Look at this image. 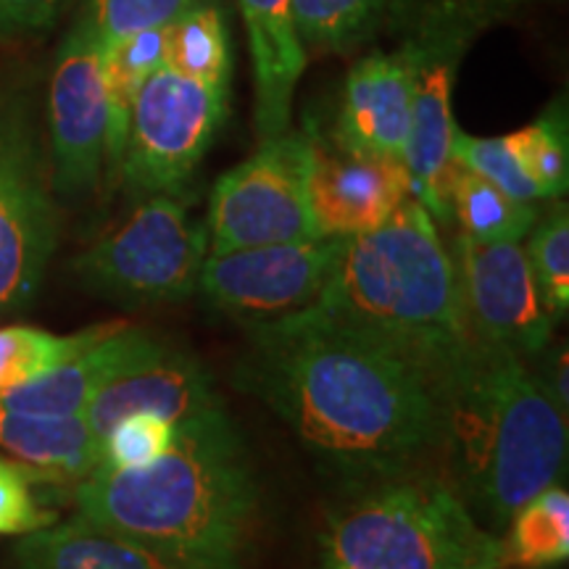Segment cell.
Masks as SVG:
<instances>
[{
    "instance_id": "obj_1",
    "label": "cell",
    "mask_w": 569,
    "mask_h": 569,
    "mask_svg": "<svg viewBox=\"0 0 569 569\" xmlns=\"http://www.w3.org/2000/svg\"><path fill=\"white\" fill-rule=\"evenodd\" d=\"M248 332L238 388L264 401L327 467L380 482L436 453L440 382L422 369L311 309Z\"/></svg>"
},
{
    "instance_id": "obj_2",
    "label": "cell",
    "mask_w": 569,
    "mask_h": 569,
    "mask_svg": "<svg viewBox=\"0 0 569 569\" xmlns=\"http://www.w3.org/2000/svg\"><path fill=\"white\" fill-rule=\"evenodd\" d=\"M74 503L174 569H246L251 559L259 488L224 409L177 427L174 446L151 465L96 467Z\"/></svg>"
},
{
    "instance_id": "obj_3",
    "label": "cell",
    "mask_w": 569,
    "mask_h": 569,
    "mask_svg": "<svg viewBox=\"0 0 569 569\" xmlns=\"http://www.w3.org/2000/svg\"><path fill=\"white\" fill-rule=\"evenodd\" d=\"M311 311L409 361L440 386L475 346L457 259L436 219L415 198L375 230L343 238L336 269Z\"/></svg>"
},
{
    "instance_id": "obj_4",
    "label": "cell",
    "mask_w": 569,
    "mask_h": 569,
    "mask_svg": "<svg viewBox=\"0 0 569 569\" xmlns=\"http://www.w3.org/2000/svg\"><path fill=\"white\" fill-rule=\"evenodd\" d=\"M448 486L490 528L557 486L567 467V411L528 359L475 340L440 386L438 446Z\"/></svg>"
},
{
    "instance_id": "obj_5",
    "label": "cell",
    "mask_w": 569,
    "mask_h": 569,
    "mask_svg": "<svg viewBox=\"0 0 569 569\" xmlns=\"http://www.w3.org/2000/svg\"><path fill=\"white\" fill-rule=\"evenodd\" d=\"M501 538L482 528L446 480L372 482L327 519L309 569H498Z\"/></svg>"
},
{
    "instance_id": "obj_6",
    "label": "cell",
    "mask_w": 569,
    "mask_h": 569,
    "mask_svg": "<svg viewBox=\"0 0 569 569\" xmlns=\"http://www.w3.org/2000/svg\"><path fill=\"white\" fill-rule=\"evenodd\" d=\"M206 256V222L180 193H159L140 198L122 224L77 256L74 272L84 288L117 303H182L198 290Z\"/></svg>"
},
{
    "instance_id": "obj_7",
    "label": "cell",
    "mask_w": 569,
    "mask_h": 569,
    "mask_svg": "<svg viewBox=\"0 0 569 569\" xmlns=\"http://www.w3.org/2000/svg\"><path fill=\"white\" fill-rule=\"evenodd\" d=\"M490 17L493 0H436L409 38L417 56V88L403 167L409 174L411 198L443 224L453 217L451 188L459 169L453 161V80L469 40H475Z\"/></svg>"
},
{
    "instance_id": "obj_8",
    "label": "cell",
    "mask_w": 569,
    "mask_h": 569,
    "mask_svg": "<svg viewBox=\"0 0 569 569\" xmlns=\"http://www.w3.org/2000/svg\"><path fill=\"white\" fill-rule=\"evenodd\" d=\"M59 243L51 172L27 92H0V306L38 296Z\"/></svg>"
},
{
    "instance_id": "obj_9",
    "label": "cell",
    "mask_w": 569,
    "mask_h": 569,
    "mask_svg": "<svg viewBox=\"0 0 569 569\" xmlns=\"http://www.w3.org/2000/svg\"><path fill=\"white\" fill-rule=\"evenodd\" d=\"M309 134L282 132L222 174L206 219L209 256L322 238L309 206Z\"/></svg>"
},
{
    "instance_id": "obj_10",
    "label": "cell",
    "mask_w": 569,
    "mask_h": 569,
    "mask_svg": "<svg viewBox=\"0 0 569 569\" xmlns=\"http://www.w3.org/2000/svg\"><path fill=\"white\" fill-rule=\"evenodd\" d=\"M227 92L188 80L169 67L148 77L132 106L119 163L117 180L124 182L127 193H180L224 122Z\"/></svg>"
},
{
    "instance_id": "obj_11",
    "label": "cell",
    "mask_w": 569,
    "mask_h": 569,
    "mask_svg": "<svg viewBox=\"0 0 569 569\" xmlns=\"http://www.w3.org/2000/svg\"><path fill=\"white\" fill-rule=\"evenodd\" d=\"M340 246L343 238H311L206 256L198 290L248 330L280 322L322 298Z\"/></svg>"
},
{
    "instance_id": "obj_12",
    "label": "cell",
    "mask_w": 569,
    "mask_h": 569,
    "mask_svg": "<svg viewBox=\"0 0 569 569\" xmlns=\"http://www.w3.org/2000/svg\"><path fill=\"white\" fill-rule=\"evenodd\" d=\"M106 46L77 17L56 53L48 130H51V184L63 201L96 193L106 172Z\"/></svg>"
},
{
    "instance_id": "obj_13",
    "label": "cell",
    "mask_w": 569,
    "mask_h": 569,
    "mask_svg": "<svg viewBox=\"0 0 569 569\" xmlns=\"http://www.w3.org/2000/svg\"><path fill=\"white\" fill-rule=\"evenodd\" d=\"M457 272L472 338L482 346L538 356L549 346L553 319L540 301L536 277L519 243L457 240Z\"/></svg>"
},
{
    "instance_id": "obj_14",
    "label": "cell",
    "mask_w": 569,
    "mask_h": 569,
    "mask_svg": "<svg viewBox=\"0 0 569 569\" xmlns=\"http://www.w3.org/2000/svg\"><path fill=\"white\" fill-rule=\"evenodd\" d=\"M309 206L322 238H353L369 232L411 198L407 167L401 161L367 156L309 134Z\"/></svg>"
},
{
    "instance_id": "obj_15",
    "label": "cell",
    "mask_w": 569,
    "mask_h": 569,
    "mask_svg": "<svg viewBox=\"0 0 569 569\" xmlns=\"http://www.w3.org/2000/svg\"><path fill=\"white\" fill-rule=\"evenodd\" d=\"M222 409V398L201 361L182 348L156 340L151 351L98 390L84 411V422L101 446V438L119 419L138 411H151L180 427Z\"/></svg>"
},
{
    "instance_id": "obj_16",
    "label": "cell",
    "mask_w": 569,
    "mask_h": 569,
    "mask_svg": "<svg viewBox=\"0 0 569 569\" xmlns=\"http://www.w3.org/2000/svg\"><path fill=\"white\" fill-rule=\"evenodd\" d=\"M415 88L417 56L409 40L393 53L365 56L348 74L336 140L351 151L403 163Z\"/></svg>"
},
{
    "instance_id": "obj_17",
    "label": "cell",
    "mask_w": 569,
    "mask_h": 569,
    "mask_svg": "<svg viewBox=\"0 0 569 569\" xmlns=\"http://www.w3.org/2000/svg\"><path fill=\"white\" fill-rule=\"evenodd\" d=\"M156 340L151 332L122 322L67 365L0 393V407L38 417H84L98 390L151 351Z\"/></svg>"
},
{
    "instance_id": "obj_18",
    "label": "cell",
    "mask_w": 569,
    "mask_h": 569,
    "mask_svg": "<svg viewBox=\"0 0 569 569\" xmlns=\"http://www.w3.org/2000/svg\"><path fill=\"white\" fill-rule=\"evenodd\" d=\"M238 6L253 67L256 130L261 140H269L288 132L306 51L296 34L293 0H238Z\"/></svg>"
},
{
    "instance_id": "obj_19",
    "label": "cell",
    "mask_w": 569,
    "mask_h": 569,
    "mask_svg": "<svg viewBox=\"0 0 569 569\" xmlns=\"http://www.w3.org/2000/svg\"><path fill=\"white\" fill-rule=\"evenodd\" d=\"M11 569H174L146 546L77 515L27 532L13 546Z\"/></svg>"
},
{
    "instance_id": "obj_20",
    "label": "cell",
    "mask_w": 569,
    "mask_h": 569,
    "mask_svg": "<svg viewBox=\"0 0 569 569\" xmlns=\"http://www.w3.org/2000/svg\"><path fill=\"white\" fill-rule=\"evenodd\" d=\"M0 451L32 478L80 482L98 467L101 446L84 417H38L0 407Z\"/></svg>"
},
{
    "instance_id": "obj_21",
    "label": "cell",
    "mask_w": 569,
    "mask_h": 569,
    "mask_svg": "<svg viewBox=\"0 0 569 569\" xmlns=\"http://www.w3.org/2000/svg\"><path fill=\"white\" fill-rule=\"evenodd\" d=\"M167 53V24L153 30L134 32L130 38L106 48V177L109 184H117L119 163H122L127 132H130L132 106L138 101L148 77L163 67Z\"/></svg>"
},
{
    "instance_id": "obj_22",
    "label": "cell",
    "mask_w": 569,
    "mask_h": 569,
    "mask_svg": "<svg viewBox=\"0 0 569 569\" xmlns=\"http://www.w3.org/2000/svg\"><path fill=\"white\" fill-rule=\"evenodd\" d=\"M163 67L209 88L230 90L232 46L227 13L217 0H193L169 21Z\"/></svg>"
},
{
    "instance_id": "obj_23",
    "label": "cell",
    "mask_w": 569,
    "mask_h": 569,
    "mask_svg": "<svg viewBox=\"0 0 569 569\" xmlns=\"http://www.w3.org/2000/svg\"><path fill=\"white\" fill-rule=\"evenodd\" d=\"M501 538L503 565L515 569H546L569 559V493L549 486L525 501L507 522Z\"/></svg>"
},
{
    "instance_id": "obj_24",
    "label": "cell",
    "mask_w": 569,
    "mask_h": 569,
    "mask_svg": "<svg viewBox=\"0 0 569 569\" xmlns=\"http://www.w3.org/2000/svg\"><path fill=\"white\" fill-rule=\"evenodd\" d=\"M451 209L465 230L461 234L478 243H519L538 222L532 203L515 201L465 167L453 174Z\"/></svg>"
},
{
    "instance_id": "obj_25",
    "label": "cell",
    "mask_w": 569,
    "mask_h": 569,
    "mask_svg": "<svg viewBox=\"0 0 569 569\" xmlns=\"http://www.w3.org/2000/svg\"><path fill=\"white\" fill-rule=\"evenodd\" d=\"M117 325H98L74 336H53L38 327H3L0 330V393L38 380L51 369L67 365L96 340L117 330Z\"/></svg>"
},
{
    "instance_id": "obj_26",
    "label": "cell",
    "mask_w": 569,
    "mask_h": 569,
    "mask_svg": "<svg viewBox=\"0 0 569 569\" xmlns=\"http://www.w3.org/2000/svg\"><path fill=\"white\" fill-rule=\"evenodd\" d=\"M390 0H293V24L303 51H353L380 24Z\"/></svg>"
},
{
    "instance_id": "obj_27",
    "label": "cell",
    "mask_w": 569,
    "mask_h": 569,
    "mask_svg": "<svg viewBox=\"0 0 569 569\" xmlns=\"http://www.w3.org/2000/svg\"><path fill=\"white\" fill-rule=\"evenodd\" d=\"M507 142L517 161L522 163L530 180L543 190L546 198L567 193L569 184V142H567V117L565 109L553 106L522 127V130L507 134Z\"/></svg>"
},
{
    "instance_id": "obj_28",
    "label": "cell",
    "mask_w": 569,
    "mask_h": 569,
    "mask_svg": "<svg viewBox=\"0 0 569 569\" xmlns=\"http://www.w3.org/2000/svg\"><path fill=\"white\" fill-rule=\"evenodd\" d=\"M528 256L530 272L536 277L540 301L549 315L565 317L569 309V217L567 206L553 209L549 217L532 224L528 232Z\"/></svg>"
},
{
    "instance_id": "obj_29",
    "label": "cell",
    "mask_w": 569,
    "mask_h": 569,
    "mask_svg": "<svg viewBox=\"0 0 569 569\" xmlns=\"http://www.w3.org/2000/svg\"><path fill=\"white\" fill-rule=\"evenodd\" d=\"M453 161L496 184L515 201L536 203L546 198L543 190L530 180L522 163L517 161V156L511 153L507 138H475V134L461 132L457 127V132H453Z\"/></svg>"
},
{
    "instance_id": "obj_30",
    "label": "cell",
    "mask_w": 569,
    "mask_h": 569,
    "mask_svg": "<svg viewBox=\"0 0 569 569\" xmlns=\"http://www.w3.org/2000/svg\"><path fill=\"white\" fill-rule=\"evenodd\" d=\"M177 440V427L151 411H138L119 419L101 438L98 467L106 469H134L156 461Z\"/></svg>"
},
{
    "instance_id": "obj_31",
    "label": "cell",
    "mask_w": 569,
    "mask_h": 569,
    "mask_svg": "<svg viewBox=\"0 0 569 569\" xmlns=\"http://www.w3.org/2000/svg\"><path fill=\"white\" fill-rule=\"evenodd\" d=\"M193 0H84L80 17L109 48L134 32L169 24Z\"/></svg>"
},
{
    "instance_id": "obj_32",
    "label": "cell",
    "mask_w": 569,
    "mask_h": 569,
    "mask_svg": "<svg viewBox=\"0 0 569 569\" xmlns=\"http://www.w3.org/2000/svg\"><path fill=\"white\" fill-rule=\"evenodd\" d=\"M30 480L32 475L17 461L0 459V536H27L56 522V515L38 507Z\"/></svg>"
},
{
    "instance_id": "obj_33",
    "label": "cell",
    "mask_w": 569,
    "mask_h": 569,
    "mask_svg": "<svg viewBox=\"0 0 569 569\" xmlns=\"http://www.w3.org/2000/svg\"><path fill=\"white\" fill-rule=\"evenodd\" d=\"M63 0H0V38L38 32L61 11Z\"/></svg>"
},
{
    "instance_id": "obj_34",
    "label": "cell",
    "mask_w": 569,
    "mask_h": 569,
    "mask_svg": "<svg viewBox=\"0 0 569 569\" xmlns=\"http://www.w3.org/2000/svg\"><path fill=\"white\" fill-rule=\"evenodd\" d=\"M498 569H515V567H498Z\"/></svg>"
},
{
    "instance_id": "obj_35",
    "label": "cell",
    "mask_w": 569,
    "mask_h": 569,
    "mask_svg": "<svg viewBox=\"0 0 569 569\" xmlns=\"http://www.w3.org/2000/svg\"><path fill=\"white\" fill-rule=\"evenodd\" d=\"M0 459H3V457H0Z\"/></svg>"
}]
</instances>
